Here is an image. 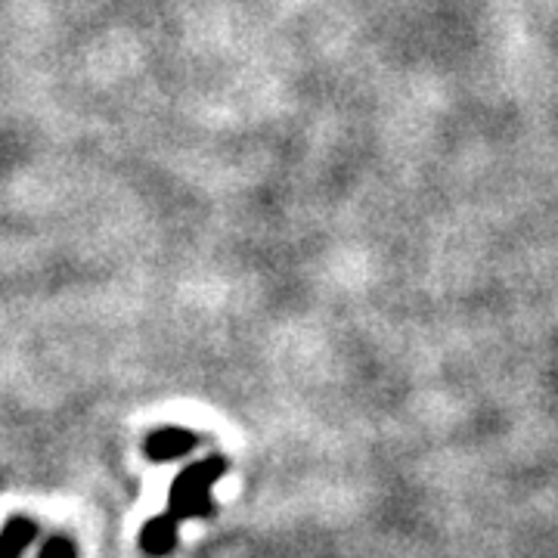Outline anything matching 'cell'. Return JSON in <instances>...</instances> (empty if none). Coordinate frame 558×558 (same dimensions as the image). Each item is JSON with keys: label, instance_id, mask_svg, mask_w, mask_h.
I'll use <instances>...</instances> for the list:
<instances>
[{"label": "cell", "instance_id": "cell-3", "mask_svg": "<svg viewBox=\"0 0 558 558\" xmlns=\"http://www.w3.org/2000/svg\"><path fill=\"white\" fill-rule=\"evenodd\" d=\"M40 558H75V553H72V546L65 539H53V543H47V549H44Z\"/></svg>", "mask_w": 558, "mask_h": 558}, {"label": "cell", "instance_id": "cell-2", "mask_svg": "<svg viewBox=\"0 0 558 558\" xmlns=\"http://www.w3.org/2000/svg\"><path fill=\"white\" fill-rule=\"evenodd\" d=\"M193 444H196V438H193L190 432L165 428V432H156L153 438H146V457H153V459L180 457V453H186Z\"/></svg>", "mask_w": 558, "mask_h": 558}, {"label": "cell", "instance_id": "cell-1", "mask_svg": "<svg viewBox=\"0 0 558 558\" xmlns=\"http://www.w3.org/2000/svg\"><path fill=\"white\" fill-rule=\"evenodd\" d=\"M223 472H227V462H220V459H208V462H199V465L186 469L174 481V487H171V506H168V512L143 531V549L153 553V556L168 553L174 546V539H178V519L211 512L208 484L220 478Z\"/></svg>", "mask_w": 558, "mask_h": 558}]
</instances>
